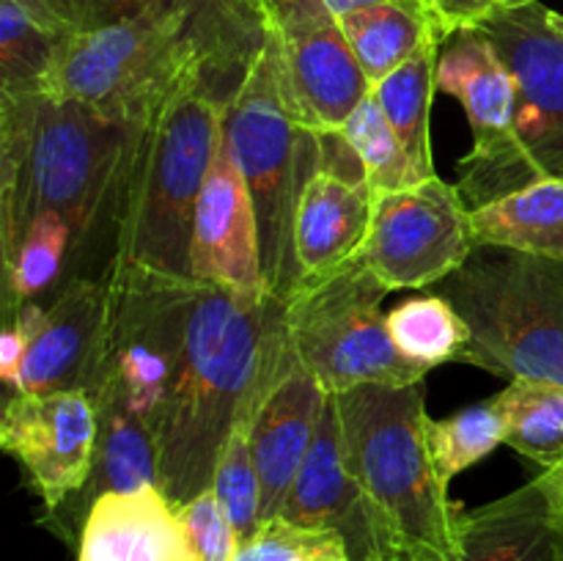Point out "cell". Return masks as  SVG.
Instances as JSON below:
<instances>
[{
    "mask_svg": "<svg viewBox=\"0 0 563 561\" xmlns=\"http://www.w3.org/2000/svg\"><path fill=\"white\" fill-rule=\"evenodd\" d=\"M192 292L196 278L108 270L104 322L82 377L97 410V457L88 487L64 509L71 522L86 520L99 495L157 484L154 435L185 355Z\"/></svg>",
    "mask_w": 563,
    "mask_h": 561,
    "instance_id": "1",
    "label": "cell"
},
{
    "mask_svg": "<svg viewBox=\"0 0 563 561\" xmlns=\"http://www.w3.org/2000/svg\"><path fill=\"white\" fill-rule=\"evenodd\" d=\"M137 127L47 91H0V264L27 226L55 212L77 240V273L102 278L99 248L115 256L121 193Z\"/></svg>",
    "mask_w": 563,
    "mask_h": 561,
    "instance_id": "2",
    "label": "cell"
},
{
    "mask_svg": "<svg viewBox=\"0 0 563 561\" xmlns=\"http://www.w3.org/2000/svg\"><path fill=\"white\" fill-rule=\"evenodd\" d=\"M284 333L280 300L247 302L196 280L185 355L154 435L157 487L174 506L212 487L220 451L251 413Z\"/></svg>",
    "mask_w": 563,
    "mask_h": 561,
    "instance_id": "3",
    "label": "cell"
},
{
    "mask_svg": "<svg viewBox=\"0 0 563 561\" xmlns=\"http://www.w3.org/2000/svg\"><path fill=\"white\" fill-rule=\"evenodd\" d=\"M225 99L212 80L192 77L137 127L110 267L192 278V220L223 146Z\"/></svg>",
    "mask_w": 563,
    "mask_h": 561,
    "instance_id": "4",
    "label": "cell"
},
{
    "mask_svg": "<svg viewBox=\"0 0 563 561\" xmlns=\"http://www.w3.org/2000/svg\"><path fill=\"white\" fill-rule=\"evenodd\" d=\"M245 66L190 16L141 14L64 33L44 91L124 127H141L192 77L231 94Z\"/></svg>",
    "mask_w": 563,
    "mask_h": 561,
    "instance_id": "5",
    "label": "cell"
},
{
    "mask_svg": "<svg viewBox=\"0 0 563 561\" xmlns=\"http://www.w3.org/2000/svg\"><path fill=\"white\" fill-rule=\"evenodd\" d=\"M339 402L352 476L388 522L405 561H454L462 506L427 449V385H361Z\"/></svg>",
    "mask_w": 563,
    "mask_h": 561,
    "instance_id": "6",
    "label": "cell"
},
{
    "mask_svg": "<svg viewBox=\"0 0 563 561\" xmlns=\"http://www.w3.org/2000/svg\"><path fill=\"white\" fill-rule=\"evenodd\" d=\"M471 328L460 363L563 385V262L478 245L434 286Z\"/></svg>",
    "mask_w": 563,
    "mask_h": 561,
    "instance_id": "7",
    "label": "cell"
},
{
    "mask_svg": "<svg viewBox=\"0 0 563 561\" xmlns=\"http://www.w3.org/2000/svg\"><path fill=\"white\" fill-rule=\"evenodd\" d=\"M223 141L256 209L264 284L269 297L286 302L300 286L295 212L319 168V138L286 108L269 33L225 99Z\"/></svg>",
    "mask_w": 563,
    "mask_h": 561,
    "instance_id": "8",
    "label": "cell"
},
{
    "mask_svg": "<svg viewBox=\"0 0 563 561\" xmlns=\"http://www.w3.org/2000/svg\"><path fill=\"white\" fill-rule=\"evenodd\" d=\"M385 295L390 292L357 253L344 267L297 286L284 302L291 346L328 394L361 385H416L429 374L390 339Z\"/></svg>",
    "mask_w": 563,
    "mask_h": 561,
    "instance_id": "9",
    "label": "cell"
},
{
    "mask_svg": "<svg viewBox=\"0 0 563 561\" xmlns=\"http://www.w3.org/2000/svg\"><path fill=\"white\" fill-rule=\"evenodd\" d=\"M438 91L460 99L473 132V152L460 160V187L467 207L528 187L522 148L515 130L517 91L498 50L478 28L460 31L443 44Z\"/></svg>",
    "mask_w": 563,
    "mask_h": 561,
    "instance_id": "10",
    "label": "cell"
},
{
    "mask_svg": "<svg viewBox=\"0 0 563 561\" xmlns=\"http://www.w3.org/2000/svg\"><path fill=\"white\" fill-rule=\"evenodd\" d=\"M473 251L471 207L460 187L438 174L374 196L361 253L388 292L438 286Z\"/></svg>",
    "mask_w": 563,
    "mask_h": 561,
    "instance_id": "11",
    "label": "cell"
},
{
    "mask_svg": "<svg viewBox=\"0 0 563 561\" xmlns=\"http://www.w3.org/2000/svg\"><path fill=\"white\" fill-rule=\"evenodd\" d=\"M478 31L515 80V130L528 185L563 176V31L555 9L531 0L500 11Z\"/></svg>",
    "mask_w": 563,
    "mask_h": 561,
    "instance_id": "12",
    "label": "cell"
},
{
    "mask_svg": "<svg viewBox=\"0 0 563 561\" xmlns=\"http://www.w3.org/2000/svg\"><path fill=\"white\" fill-rule=\"evenodd\" d=\"M97 440V410L82 388L5 396L0 446L20 465L44 515H55L82 493Z\"/></svg>",
    "mask_w": 563,
    "mask_h": 561,
    "instance_id": "13",
    "label": "cell"
},
{
    "mask_svg": "<svg viewBox=\"0 0 563 561\" xmlns=\"http://www.w3.org/2000/svg\"><path fill=\"white\" fill-rule=\"evenodd\" d=\"M280 517L335 531L355 561H405L385 517L346 465L335 394L324 399L317 438L291 484Z\"/></svg>",
    "mask_w": 563,
    "mask_h": 561,
    "instance_id": "14",
    "label": "cell"
},
{
    "mask_svg": "<svg viewBox=\"0 0 563 561\" xmlns=\"http://www.w3.org/2000/svg\"><path fill=\"white\" fill-rule=\"evenodd\" d=\"M328 391L308 372L289 333L275 346L253 399L251 451L262 482V517H278L311 451Z\"/></svg>",
    "mask_w": 563,
    "mask_h": 561,
    "instance_id": "15",
    "label": "cell"
},
{
    "mask_svg": "<svg viewBox=\"0 0 563 561\" xmlns=\"http://www.w3.org/2000/svg\"><path fill=\"white\" fill-rule=\"evenodd\" d=\"M286 108L311 132H341L372 82L335 16H297L269 25Z\"/></svg>",
    "mask_w": 563,
    "mask_h": 561,
    "instance_id": "16",
    "label": "cell"
},
{
    "mask_svg": "<svg viewBox=\"0 0 563 561\" xmlns=\"http://www.w3.org/2000/svg\"><path fill=\"white\" fill-rule=\"evenodd\" d=\"M108 308V273L71 278L47 300L25 302L3 319L25 330V355L9 394L82 388Z\"/></svg>",
    "mask_w": 563,
    "mask_h": 561,
    "instance_id": "17",
    "label": "cell"
},
{
    "mask_svg": "<svg viewBox=\"0 0 563 561\" xmlns=\"http://www.w3.org/2000/svg\"><path fill=\"white\" fill-rule=\"evenodd\" d=\"M190 273L201 284L229 289L247 302H262L269 297L262 273L256 209L225 141L198 198Z\"/></svg>",
    "mask_w": 563,
    "mask_h": 561,
    "instance_id": "18",
    "label": "cell"
},
{
    "mask_svg": "<svg viewBox=\"0 0 563 561\" xmlns=\"http://www.w3.org/2000/svg\"><path fill=\"white\" fill-rule=\"evenodd\" d=\"M454 561H563V465L509 495L462 509Z\"/></svg>",
    "mask_w": 563,
    "mask_h": 561,
    "instance_id": "19",
    "label": "cell"
},
{
    "mask_svg": "<svg viewBox=\"0 0 563 561\" xmlns=\"http://www.w3.org/2000/svg\"><path fill=\"white\" fill-rule=\"evenodd\" d=\"M374 215L366 174H346L319 163L297 198L295 256L300 284L330 275L363 251Z\"/></svg>",
    "mask_w": 563,
    "mask_h": 561,
    "instance_id": "20",
    "label": "cell"
},
{
    "mask_svg": "<svg viewBox=\"0 0 563 561\" xmlns=\"http://www.w3.org/2000/svg\"><path fill=\"white\" fill-rule=\"evenodd\" d=\"M75 548V561H201L179 512L157 484L99 495Z\"/></svg>",
    "mask_w": 563,
    "mask_h": 561,
    "instance_id": "21",
    "label": "cell"
},
{
    "mask_svg": "<svg viewBox=\"0 0 563 561\" xmlns=\"http://www.w3.org/2000/svg\"><path fill=\"white\" fill-rule=\"evenodd\" d=\"M58 11L69 33L141 14L190 16L242 66L267 42V28L253 0H58Z\"/></svg>",
    "mask_w": 563,
    "mask_h": 561,
    "instance_id": "22",
    "label": "cell"
},
{
    "mask_svg": "<svg viewBox=\"0 0 563 561\" xmlns=\"http://www.w3.org/2000/svg\"><path fill=\"white\" fill-rule=\"evenodd\" d=\"M478 245L509 248L563 262V176H548L471 209Z\"/></svg>",
    "mask_w": 563,
    "mask_h": 561,
    "instance_id": "23",
    "label": "cell"
},
{
    "mask_svg": "<svg viewBox=\"0 0 563 561\" xmlns=\"http://www.w3.org/2000/svg\"><path fill=\"white\" fill-rule=\"evenodd\" d=\"M335 20L372 88L407 64L423 44L443 38L427 14L396 0L357 6Z\"/></svg>",
    "mask_w": 563,
    "mask_h": 561,
    "instance_id": "24",
    "label": "cell"
},
{
    "mask_svg": "<svg viewBox=\"0 0 563 561\" xmlns=\"http://www.w3.org/2000/svg\"><path fill=\"white\" fill-rule=\"evenodd\" d=\"M443 44V38L427 42L407 64L372 88L418 179L438 174L432 157V99L438 94V61Z\"/></svg>",
    "mask_w": 563,
    "mask_h": 561,
    "instance_id": "25",
    "label": "cell"
},
{
    "mask_svg": "<svg viewBox=\"0 0 563 561\" xmlns=\"http://www.w3.org/2000/svg\"><path fill=\"white\" fill-rule=\"evenodd\" d=\"M71 278H80L75 231L60 215H42L3 264V317L25 302L47 300Z\"/></svg>",
    "mask_w": 563,
    "mask_h": 561,
    "instance_id": "26",
    "label": "cell"
},
{
    "mask_svg": "<svg viewBox=\"0 0 563 561\" xmlns=\"http://www.w3.org/2000/svg\"><path fill=\"white\" fill-rule=\"evenodd\" d=\"M506 421V446L539 468L563 462V385L544 380H511L495 394Z\"/></svg>",
    "mask_w": 563,
    "mask_h": 561,
    "instance_id": "27",
    "label": "cell"
},
{
    "mask_svg": "<svg viewBox=\"0 0 563 561\" xmlns=\"http://www.w3.org/2000/svg\"><path fill=\"white\" fill-rule=\"evenodd\" d=\"M385 322L394 344L429 372L440 363H460L471 346V328L440 295L407 297L385 317Z\"/></svg>",
    "mask_w": 563,
    "mask_h": 561,
    "instance_id": "28",
    "label": "cell"
},
{
    "mask_svg": "<svg viewBox=\"0 0 563 561\" xmlns=\"http://www.w3.org/2000/svg\"><path fill=\"white\" fill-rule=\"evenodd\" d=\"M500 443H506V421L495 396L465 407L451 418H427V449L445 487L456 473L482 462Z\"/></svg>",
    "mask_w": 563,
    "mask_h": 561,
    "instance_id": "29",
    "label": "cell"
},
{
    "mask_svg": "<svg viewBox=\"0 0 563 561\" xmlns=\"http://www.w3.org/2000/svg\"><path fill=\"white\" fill-rule=\"evenodd\" d=\"M60 33L27 14L14 0H0V91H44L53 75Z\"/></svg>",
    "mask_w": 563,
    "mask_h": 561,
    "instance_id": "30",
    "label": "cell"
},
{
    "mask_svg": "<svg viewBox=\"0 0 563 561\" xmlns=\"http://www.w3.org/2000/svg\"><path fill=\"white\" fill-rule=\"evenodd\" d=\"M341 132L361 160L363 174H366L374 196L421 182L374 91L363 97V102L357 105V110L350 116Z\"/></svg>",
    "mask_w": 563,
    "mask_h": 561,
    "instance_id": "31",
    "label": "cell"
},
{
    "mask_svg": "<svg viewBox=\"0 0 563 561\" xmlns=\"http://www.w3.org/2000/svg\"><path fill=\"white\" fill-rule=\"evenodd\" d=\"M253 407V405H251ZM251 416V413H247ZM247 416L236 421L220 451L218 468H214L212 490L218 493L220 504L229 512L240 544L247 542L262 526V482H258L256 462L251 451V424Z\"/></svg>",
    "mask_w": 563,
    "mask_h": 561,
    "instance_id": "32",
    "label": "cell"
},
{
    "mask_svg": "<svg viewBox=\"0 0 563 561\" xmlns=\"http://www.w3.org/2000/svg\"><path fill=\"white\" fill-rule=\"evenodd\" d=\"M234 561H355L344 539L328 528L300 526L286 517H267Z\"/></svg>",
    "mask_w": 563,
    "mask_h": 561,
    "instance_id": "33",
    "label": "cell"
},
{
    "mask_svg": "<svg viewBox=\"0 0 563 561\" xmlns=\"http://www.w3.org/2000/svg\"><path fill=\"white\" fill-rule=\"evenodd\" d=\"M187 534L192 539L198 559L201 561H234L240 550V537L234 531L229 512L220 504L218 493L212 487L201 490L196 498L176 506Z\"/></svg>",
    "mask_w": 563,
    "mask_h": 561,
    "instance_id": "34",
    "label": "cell"
},
{
    "mask_svg": "<svg viewBox=\"0 0 563 561\" xmlns=\"http://www.w3.org/2000/svg\"><path fill=\"white\" fill-rule=\"evenodd\" d=\"M421 3L440 36L449 42L454 33L484 25L500 11L517 9V6L531 3V0H421Z\"/></svg>",
    "mask_w": 563,
    "mask_h": 561,
    "instance_id": "35",
    "label": "cell"
},
{
    "mask_svg": "<svg viewBox=\"0 0 563 561\" xmlns=\"http://www.w3.org/2000/svg\"><path fill=\"white\" fill-rule=\"evenodd\" d=\"M253 3H256L258 14H262L264 28H269L286 20H297V16H341L346 11L357 9V6L377 3V0H253ZM396 3H405L427 14L421 0H396Z\"/></svg>",
    "mask_w": 563,
    "mask_h": 561,
    "instance_id": "36",
    "label": "cell"
},
{
    "mask_svg": "<svg viewBox=\"0 0 563 561\" xmlns=\"http://www.w3.org/2000/svg\"><path fill=\"white\" fill-rule=\"evenodd\" d=\"M14 3H20L27 14L36 16V20L42 22V25H47L49 31L60 33V36H64V33H69L66 31L64 20H60L58 0H14Z\"/></svg>",
    "mask_w": 563,
    "mask_h": 561,
    "instance_id": "37",
    "label": "cell"
},
{
    "mask_svg": "<svg viewBox=\"0 0 563 561\" xmlns=\"http://www.w3.org/2000/svg\"><path fill=\"white\" fill-rule=\"evenodd\" d=\"M555 22H559V28L563 31V14H561V11H555Z\"/></svg>",
    "mask_w": 563,
    "mask_h": 561,
    "instance_id": "38",
    "label": "cell"
},
{
    "mask_svg": "<svg viewBox=\"0 0 563 561\" xmlns=\"http://www.w3.org/2000/svg\"><path fill=\"white\" fill-rule=\"evenodd\" d=\"M561 465H563V462H561Z\"/></svg>",
    "mask_w": 563,
    "mask_h": 561,
    "instance_id": "39",
    "label": "cell"
}]
</instances>
